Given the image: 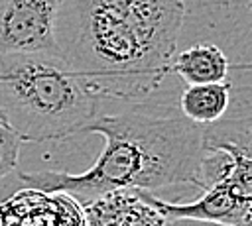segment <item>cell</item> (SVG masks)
Wrapping results in <instances>:
<instances>
[{"label": "cell", "mask_w": 252, "mask_h": 226, "mask_svg": "<svg viewBox=\"0 0 252 226\" xmlns=\"http://www.w3.org/2000/svg\"><path fill=\"white\" fill-rule=\"evenodd\" d=\"M171 226H226V224H217V222H207V220H193V218H171Z\"/></svg>", "instance_id": "10"}, {"label": "cell", "mask_w": 252, "mask_h": 226, "mask_svg": "<svg viewBox=\"0 0 252 226\" xmlns=\"http://www.w3.org/2000/svg\"><path fill=\"white\" fill-rule=\"evenodd\" d=\"M61 0H0V55L57 53L55 16Z\"/></svg>", "instance_id": "5"}, {"label": "cell", "mask_w": 252, "mask_h": 226, "mask_svg": "<svg viewBox=\"0 0 252 226\" xmlns=\"http://www.w3.org/2000/svg\"><path fill=\"white\" fill-rule=\"evenodd\" d=\"M230 90L232 85L228 81L187 85L179 96V112L195 124H213L226 114L230 104Z\"/></svg>", "instance_id": "8"}, {"label": "cell", "mask_w": 252, "mask_h": 226, "mask_svg": "<svg viewBox=\"0 0 252 226\" xmlns=\"http://www.w3.org/2000/svg\"><path fill=\"white\" fill-rule=\"evenodd\" d=\"M85 226H171L146 189H116L81 204Z\"/></svg>", "instance_id": "6"}, {"label": "cell", "mask_w": 252, "mask_h": 226, "mask_svg": "<svg viewBox=\"0 0 252 226\" xmlns=\"http://www.w3.org/2000/svg\"><path fill=\"white\" fill-rule=\"evenodd\" d=\"M22 138L6 124L0 122V179L18 169Z\"/></svg>", "instance_id": "9"}, {"label": "cell", "mask_w": 252, "mask_h": 226, "mask_svg": "<svg viewBox=\"0 0 252 226\" xmlns=\"http://www.w3.org/2000/svg\"><path fill=\"white\" fill-rule=\"evenodd\" d=\"M185 0H61L59 57L98 100L142 102L171 73Z\"/></svg>", "instance_id": "1"}, {"label": "cell", "mask_w": 252, "mask_h": 226, "mask_svg": "<svg viewBox=\"0 0 252 226\" xmlns=\"http://www.w3.org/2000/svg\"><path fill=\"white\" fill-rule=\"evenodd\" d=\"M228 69V57L219 45L211 41H199L171 57V71L187 85L226 81Z\"/></svg>", "instance_id": "7"}, {"label": "cell", "mask_w": 252, "mask_h": 226, "mask_svg": "<svg viewBox=\"0 0 252 226\" xmlns=\"http://www.w3.org/2000/svg\"><path fill=\"white\" fill-rule=\"evenodd\" d=\"M100 134L104 147L83 173L33 171L18 177L39 193H63L85 204L116 189L158 191L179 183L197 185L203 126L181 112L156 116L138 108L94 116L81 134Z\"/></svg>", "instance_id": "2"}, {"label": "cell", "mask_w": 252, "mask_h": 226, "mask_svg": "<svg viewBox=\"0 0 252 226\" xmlns=\"http://www.w3.org/2000/svg\"><path fill=\"white\" fill-rule=\"evenodd\" d=\"M98 104L57 53L0 55V116L22 141L81 134Z\"/></svg>", "instance_id": "3"}, {"label": "cell", "mask_w": 252, "mask_h": 226, "mask_svg": "<svg viewBox=\"0 0 252 226\" xmlns=\"http://www.w3.org/2000/svg\"><path fill=\"white\" fill-rule=\"evenodd\" d=\"M0 122H4V120H2V116H0Z\"/></svg>", "instance_id": "11"}, {"label": "cell", "mask_w": 252, "mask_h": 226, "mask_svg": "<svg viewBox=\"0 0 252 226\" xmlns=\"http://www.w3.org/2000/svg\"><path fill=\"white\" fill-rule=\"evenodd\" d=\"M154 204L167 218H193L226 226H252V169H240L191 202H167L152 193Z\"/></svg>", "instance_id": "4"}]
</instances>
